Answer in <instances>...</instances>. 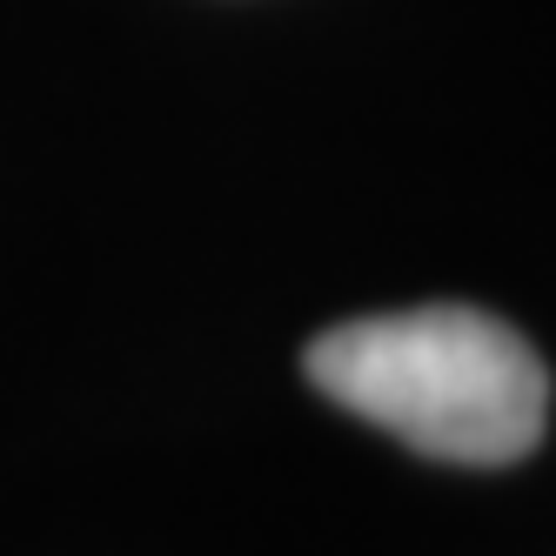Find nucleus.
I'll list each match as a JSON object with an SVG mask.
<instances>
[{
	"mask_svg": "<svg viewBox=\"0 0 556 556\" xmlns=\"http://www.w3.org/2000/svg\"><path fill=\"white\" fill-rule=\"evenodd\" d=\"M302 369L336 409L363 416L416 456L463 469L530 456L549 422L543 355L503 315L469 302H422L336 323L308 342Z\"/></svg>",
	"mask_w": 556,
	"mask_h": 556,
	"instance_id": "nucleus-1",
	"label": "nucleus"
}]
</instances>
